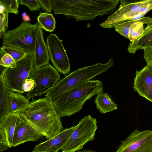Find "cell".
I'll return each mask as SVG.
<instances>
[{"mask_svg": "<svg viewBox=\"0 0 152 152\" xmlns=\"http://www.w3.org/2000/svg\"><path fill=\"white\" fill-rule=\"evenodd\" d=\"M55 15L62 14L77 21L92 20L96 16L110 14L119 4L118 0H52Z\"/></svg>", "mask_w": 152, "mask_h": 152, "instance_id": "1", "label": "cell"}, {"mask_svg": "<svg viewBox=\"0 0 152 152\" xmlns=\"http://www.w3.org/2000/svg\"><path fill=\"white\" fill-rule=\"evenodd\" d=\"M20 114L48 140L58 134L63 128L52 102L46 98H32L28 107Z\"/></svg>", "mask_w": 152, "mask_h": 152, "instance_id": "2", "label": "cell"}, {"mask_svg": "<svg viewBox=\"0 0 152 152\" xmlns=\"http://www.w3.org/2000/svg\"><path fill=\"white\" fill-rule=\"evenodd\" d=\"M102 92V82L99 80H91L68 89L52 103L60 118L69 117L80 111L88 100Z\"/></svg>", "mask_w": 152, "mask_h": 152, "instance_id": "3", "label": "cell"}, {"mask_svg": "<svg viewBox=\"0 0 152 152\" xmlns=\"http://www.w3.org/2000/svg\"><path fill=\"white\" fill-rule=\"evenodd\" d=\"M114 64L113 59L111 58L106 63H98L78 69L60 79L53 88L46 93L45 98L53 102L68 89L91 80L107 71Z\"/></svg>", "mask_w": 152, "mask_h": 152, "instance_id": "4", "label": "cell"}, {"mask_svg": "<svg viewBox=\"0 0 152 152\" xmlns=\"http://www.w3.org/2000/svg\"><path fill=\"white\" fill-rule=\"evenodd\" d=\"M39 26L23 22L17 28L8 30L2 37L3 45L15 47L33 55L37 32Z\"/></svg>", "mask_w": 152, "mask_h": 152, "instance_id": "5", "label": "cell"}, {"mask_svg": "<svg viewBox=\"0 0 152 152\" xmlns=\"http://www.w3.org/2000/svg\"><path fill=\"white\" fill-rule=\"evenodd\" d=\"M97 124L96 118L90 115L81 118L61 149V152H75L82 149L86 143L94 139Z\"/></svg>", "mask_w": 152, "mask_h": 152, "instance_id": "6", "label": "cell"}, {"mask_svg": "<svg viewBox=\"0 0 152 152\" xmlns=\"http://www.w3.org/2000/svg\"><path fill=\"white\" fill-rule=\"evenodd\" d=\"M34 68L33 56L27 54L17 63L16 68L4 67L1 74L7 88L10 91L22 94L24 92L23 85L25 80L28 78Z\"/></svg>", "mask_w": 152, "mask_h": 152, "instance_id": "7", "label": "cell"}, {"mask_svg": "<svg viewBox=\"0 0 152 152\" xmlns=\"http://www.w3.org/2000/svg\"><path fill=\"white\" fill-rule=\"evenodd\" d=\"M60 76L56 70L50 64L38 68H34L28 78L35 82L34 88L26 94L27 99L46 93L60 80Z\"/></svg>", "mask_w": 152, "mask_h": 152, "instance_id": "8", "label": "cell"}, {"mask_svg": "<svg viewBox=\"0 0 152 152\" xmlns=\"http://www.w3.org/2000/svg\"><path fill=\"white\" fill-rule=\"evenodd\" d=\"M115 152H152V130H135L121 142Z\"/></svg>", "mask_w": 152, "mask_h": 152, "instance_id": "9", "label": "cell"}, {"mask_svg": "<svg viewBox=\"0 0 152 152\" xmlns=\"http://www.w3.org/2000/svg\"><path fill=\"white\" fill-rule=\"evenodd\" d=\"M46 43L49 58L55 69L61 74H68L71 66L62 40L60 39L56 34H51L48 37Z\"/></svg>", "mask_w": 152, "mask_h": 152, "instance_id": "10", "label": "cell"}, {"mask_svg": "<svg viewBox=\"0 0 152 152\" xmlns=\"http://www.w3.org/2000/svg\"><path fill=\"white\" fill-rule=\"evenodd\" d=\"M43 136L38 131L20 116L18 118L14 134L13 147L29 141H37Z\"/></svg>", "mask_w": 152, "mask_h": 152, "instance_id": "11", "label": "cell"}, {"mask_svg": "<svg viewBox=\"0 0 152 152\" xmlns=\"http://www.w3.org/2000/svg\"><path fill=\"white\" fill-rule=\"evenodd\" d=\"M132 88L140 96L152 102V67L147 64L136 70Z\"/></svg>", "mask_w": 152, "mask_h": 152, "instance_id": "12", "label": "cell"}, {"mask_svg": "<svg viewBox=\"0 0 152 152\" xmlns=\"http://www.w3.org/2000/svg\"><path fill=\"white\" fill-rule=\"evenodd\" d=\"M76 126L65 129L53 137L47 140L36 146L33 150L34 152H44L59 151L65 144Z\"/></svg>", "mask_w": 152, "mask_h": 152, "instance_id": "13", "label": "cell"}, {"mask_svg": "<svg viewBox=\"0 0 152 152\" xmlns=\"http://www.w3.org/2000/svg\"><path fill=\"white\" fill-rule=\"evenodd\" d=\"M34 68H38L49 64V57L43 38L42 29L39 26L37 30L33 53Z\"/></svg>", "mask_w": 152, "mask_h": 152, "instance_id": "14", "label": "cell"}, {"mask_svg": "<svg viewBox=\"0 0 152 152\" xmlns=\"http://www.w3.org/2000/svg\"><path fill=\"white\" fill-rule=\"evenodd\" d=\"M151 48H152V23L147 25L143 34L129 44L127 50L129 53L134 54L137 50Z\"/></svg>", "mask_w": 152, "mask_h": 152, "instance_id": "15", "label": "cell"}, {"mask_svg": "<svg viewBox=\"0 0 152 152\" xmlns=\"http://www.w3.org/2000/svg\"><path fill=\"white\" fill-rule=\"evenodd\" d=\"M20 113H10L0 119V128L5 132L8 140L9 148L12 146L14 134L16 124Z\"/></svg>", "mask_w": 152, "mask_h": 152, "instance_id": "16", "label": "cell"}, {"mask_svg": "<svg viewBox=\"0 0 152 152\" xmlns=\"http://www.w3.org/2000/svg\"><path fill=\"white\" fill-rule=\"evenodd\" d=\"M9 96L11 113H20L29 107V100L22 94L10 91Z\"/></svg>", "mask_w": 152, "mask_h": 152, "instance_id": "17", "label": "cell"}, {"mask_svg": "<svg viewBox=\"0 0 152 152\" xmlns=\"http://www.w3.org/2000/svg\"><path fill=\"white\" fill-rule=\"evenodd\" d=\"M94 102L97 109L102 113H105L118 109L117 104L111 97L104 92L97 94Z\"/></svg>", "mask_w": 152, "mask_h": 152, "instance_id": "18", "label": "cell"}, {"mask_svg": "<svg viewBox=\"0 0 152 152\" xmlns=\"http://www.w3.org/2000/svg\"><path fill=\"white\" fill-rule=\"evenodd\" d=\"M2 76H0V119L10 113L9 93Z\"/></svg>", "mask_w": 152, "mask_h": 152, "instance_id": "19", "label": "cell"}, {"mask_svg": "<svg viewBox=\"0 0 152 152\" xmlns=\"http://www.w3.org/2000/svg\"><path fill=\"white\" fill-rule=\"evenodd\" d=\"M152 23V18L148 17L135 20L129 28L128 39L131 42L134 41L140 37L144 31L143 25Z\"/></svg>", "mask_w": 152, "mask_h": 152, "instance_id": "20", "label": "cell"}, {"mask_svg": "<svg viewBox=\"0 0 152 152\" xmlns=\"http://www.w3.org/2000/svg\"><path fill=\"white\" fill-rule=\"evenodd\" d=\"M148 0H140L138 2L122 5L111 14L108 18H114L123 15L136 12L138 11L141 7L147 3Z\"/></svg>", "mask_w": 152, "mask_h": 152, "instance_id": "21", "label": "cell"}, {"mask_svg": "<svg viewBox=\"0 0 152 152\" xmlns=\"http://www.w3.org/2000/svg\"><path fill=\"white\" fill-rule=\"evenodd\" d=\"M37 20L39 27L47 31L52 32L56 27L55 19L51 13H40Z\"/></svg>", "mask_w": 152, "mask_h": 152, "instance_id": "22", "label": "cell"}, {"mask_svg": "<svg viewBox=\"0 0 152 152\" xmlns=\"http://www.w3.org/2000/svg\"><path fill=\"white\" fill-rule=\"evenodd\" d=\"M6 53L11 56L16 63L25 57L27 54L23 51L15 47L3 45L0 48V56Z\"/></svg>", "mask_w": 152, "mask_h": 152, "instance_id": "23", "label": "cell"}, {"mask_svg": "<svg viewBox=\"0 0 152 152\" xmlns=\"http://www.w3.org/2000/svg\"><path fill=\"white\" fill-rule=\"evenodd\" d=\"M0 4L3 7L4 10L8 13H12L18 15L19 12V0H0Z\"/></svg>", "mask_w": 152, "mask_h": 152, "instance_id": "24", "label": "cell"}, {"mask_svg": "<svg viewBox=\"0 0 152 152\" xmlns=\"http://www.w3.org/2000/svg\"><path fill=\"white\" fill-rule=\"evenodd\" d=\"M0 66L6 68H14L16 67L17 63L11 56L6 53L0 56Z\"/></svg>", "mask_w": 152, "mask_h": 152, "instance_id": "25", "label": "cell"}, {"mask_svg": "<svg viewBox=\"0 0 152 152\" xmlns=\"http://www.w3.org/2000/svg\"><path fill=\"white\" fill-rule=\"evenodd\" d=\"M135 20L124 22L116 26L115 28L116 31L126 38H128L129 28Z\"/></svg>", "mask_w": 152, "mask_h": 152, "instance_id": "26", "label": "cell"}, {"mask_svg": "<svg viewBox=\"0 0 152 152\" xmlns=\"http://www.w3.org/2000/svg\"><path fill=\"white\" fill-rule=\"evenodd\" d=\"M8 13L4 10L0 12V36L1 38L8 28Z\"/></svg>", "mask_w": 152, "mask_h": 152, "instance_id": "27", "label": "cell"}, {"mask_svg": "<svg viewBox=\"0 0 152 152\" xmlns=\"http://www.w3.org/2000/svg\"><path fill=\"white\" fill-rule=\"evenodd\" d=\"M20 4L27 6L30 11H39L41 8L38 0H20Z\"/></svg>", "mask_w": 152, "mask_h": 152, "instance_id": "28", "label": "cell"}, {"mask_svg": "<svg viewBox=\"0 0 152 152\" xmlns=\"http://www.w3.org/2000/svg\"><path fill=\"white\" fill-rule=\"evenodd\" d=\"M9 148L7 137L3 130L0 128V152L6 150Z\"/></svg>", "mask_w": 152, "mask_h": 152, "instance_id": "29", "label": "cell"}, {"mask_svg": "<svg viewBox=\"0 0 152 152\" xmlns=\"http://www.w3.org/2000/svg\"><path fill=\"white\" fill-rule=\"evenodd\" d=\"M41 8L46 13H49L53 9L52 0H38Z\"/></svg>", "mask_w": 152, "mask_h": 152, "instance_id": "30", "label": "cell"}, {"mask_svg": "<svg viewBox=\"0 0 152 152\" xmlns=\"http://www.w3.org/2000/svg\"><path fill=\"white\" fill-rule=\"evenodd\" d=\"M143 57L147 64L152 67V48L143 50Z\"/></svg>", "mask_w": 152, "mask_h": 152, "instance_id": "31", "label": "cell"}, {"mask_svg": "<svg viewBox=\"0 0 152 152\" xmlns=\"http://www.w3.org/2000/svg\"><path fill=\"white\" fill-rule=\"evenodd\" d=\"M35 85V81L30 78L26 79L23 85V90L24 92H29L34 87Z\"/></svg>", "mask_w": 152, "mask_h": 152, "instance_id": "32", "label": "cell"}, {"mask_svg": "<svg viewBox=\"0 0 152 152\" xmlns=\"http://www.w3.org/2000/svg\"><path fill=\"white\" fill-rule=\"evenodd\" d=\"M22 16L24 21L27 22L30 21V19L29 17L26 15L25 12H24L22 14Z\"/></svg>", "mask_w": 152, "mask_h": 152, "instance_id": "33", "label": "cell"}, {"mask_svg": "<svg viewBox=\"0 0 152 152\" xmlns=\"http://www.w3.org/2000/svg\"><path fill=\"white\" fill-rule=\"evenodd\" d=\"M77 152H95V151H94L93 150H91L88 149H85L81 151H77Z\"/></svg>", "mask_w": 152, "mask_h": 152, "instance_id": "34", "label": "cell"}, {"mask_svg": "<svg viewBox=\"0 0 152 152\" xmlns=\"http://www.w3.org/2000/svg\"><path fill=\"white\" fill-rule=\"evenodd\" d=\"M58 150H55V151H44V152H34L32 151L31 152H58Z\"/></svg>", "mask_w": 152, "mask_h": 152, "instance_id": "35", "label": "cell"}]
</instances>
